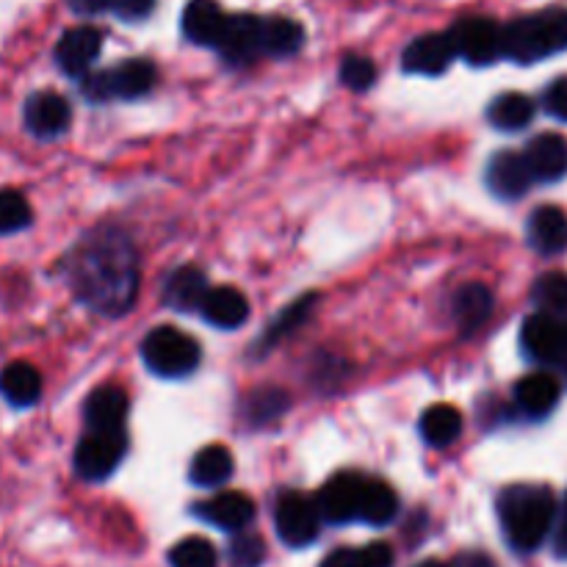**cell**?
Returning a JSON list of instances; mask_svg holds the SVG:
<instances>
[{
  "label": "cell",
  "instance_id": "cell-1",
  "mask_svg": "<svg viewBox=\"0 0 567 567\" xmlns=\"http://www.w3.org/2000/svg\"><path fill=\"white\" fill-rule=\"evenodd\" d=\"M64 275L75 297L103 316H122L136 302V249L116 227H97L86 233L66 255Z\"/></svg>",
  "mask_w": 567,
  "mask_h": 567
},
{
  "label": "cell",
  "instance_id": "cell-2",
  "mask_svg": "<svg viewBox=\"0 0 567 567\" xmlns=\"http://www.w3.org/2000/svg\"><path fill=\"white\" fill-rule=\"evenodd\" d=\"M507 543L520 554H532L551 535L557 518V498L543 485H513L498 496Z\"/></svg>",
  "mask_w": 567,
  "mask_h": 567
},
{
  "label": "cell",
  "instance_id": "cell-3",
  "mask_svg": "<svg viewBox=\"0 0 567 567\" xmlns=\"http://www.w3.org/2000/svg\"><path fill=\"white\" fill-rule=\"evenodd\" d=\"M567 50V9H543L502 28V55L515 64H537Z\"/></svg>",
  "mask_w": 567,
  "mask_h": 567
},
{
  "label": "cell",
  "instance_id": "cell-4",
  "mask_svg": "<svg viewBox=\"0 0 567 567\" xmlns=\"http://www.w3.org/2000/svg\"><path fill=\"white\" fill-rule=\"evenodd\" d=\"M142 358L153 374L181 380L199 365V347L192 336L175 330V327H155L144 338Z\"/></svg>",
  "mask_w": 567,
  "mask_h": 567
},
{
  "label": "cell",
  "instance_id": "cell-5",
  "mask_svg": "<svg viewBox=\"0 0 567 567\" xmlns=\"http://www.w3.org/2000/svg\"><path fill=\"white\" fill-rule=\"evenodd\" d=\"M275 526L277 535L286 546L305 548L316 543L321 532V513L316 498L305 496V493H282L280 502L275 507Z\"/></svg>",
  "mask_w": 567,
  "mask_h": 567
},
{
  "label": "cell",
  "instance_id": "cell-6",
  "mask_svg": "<svg viewBox=\"0 0 567 567\" xmlns=\"http://www.w3.org/2000/svg\"><path fill=\"white\" fill-rule=\"evenodd\" d=\"M125 435L116 432H89L75 449V471L86 482H103L120 468L125 457Z\"/></svg>",
  "mask_w": 567,
  "mask_h": 567
},
{
  "label": "cell",
  "instance_id": "cell-7",
  "mask_svg": "<svg viewBox=\"0 0 567 567\" xmlns=\"http://www.w3.org/2000/svg\"><path fill=\"white\" fill-rule=\"evenodd\" d=\"M454 55L474 66H487L502 59V28L487 17H465L449 31Z\"/></svg>",
  "mask_w": 567,
  "mask_h": 567
},
{
  "label": "cell",
  "instance_id": "cell-8",
  "mask_svg": "<svg viewBox=\"0 0 567 567\" xmlns=\"http://www.w3.org/2000/svg\"><path fill=\"white\" fill-rule=\"evenodd\" d=\"M520 347H524L526 358H532L535 363H563L567 352L565 324L557 316H529L524 321V330H520Z\"/></svg>",
  "mask_w": 567,
  "mask_h": 567
},
{
  "label": "cell",
  "instance_id": "cell-9",
  "mask_svg": "<svg viewBox=\"0 0 567 567\" xmlns=\"http://www.w3.org/2000/svg\"><path fill=\"white\" fill-rule=\"evenodd\" d=\"M363 476L352 474V471H343V474H336L321 493L316 496V504H319L321 520L332 526H343L349 520H358L360 509V493H363Z\"/></svg>",
  "mask_w": 567,
  "mask_h": 567
},
{
  "label": "cell",
  "instance_id": "cell-10",
  "mask_svg": "<svg viewBox=\"0 0 567 567\" xmlns=\"http://www.w3.org/2000/svg\"><path fill=\"white\" fill-rule=\"evenodd\" d=\"M25 127L39 138H55L70 127L72 109L61 94L37 92L25 100Z\"/></svg>",
  "mask_w": 567,
  "mask_h": 567
},
{
  "label": "cell",
  "instance_id": "cell-11",
  "mask_svg": "<svg viewBox=\"0 0 567 567\" xmlns=\"http://www.w3.org/2000/svg\"><path fill=\"white\" fill-rule=\"evenodd\" d=\"M100 44H103V37L97 28L75 25L64 31V37L55 44V61L70 78H83L100 55Z\"/></svg>",
  "mask_w": 567,
  "mask_h": 567
},
{
  "label": "cell",
  "instance_id": "cell-12",
  "mask_svg": "<svg viewBox=\"0 0 567 567\" xmlns=\"http://www.w3.org/2000/svg\"><path fill=\"white\" fill-rule=\"evenodd\" d=\"M197 518H203L205 524L216 526L221 532H241L252 524L255 518V504L247 493L227 491L219 496L208 498V502H199L194 507Z\"/></svg>",
  "mask_w": 567,
  "mask_h": 567
},
{
  "label": "cell",
  "instance_id": "cell-13",
  "mask_svg": "<svg viewBox=\"0 0 567 567\" xmlns=\"http://www.w3.org/2000/svg\"><path fill=\"white\" fill-rule=\"evenodd\" d=\"M532 172L524 155L515 150H502L487 164V186L502 199H520L532 186Z\"/></svg>",
  "mask_w": 567,
  "mask_h": 567
},
{
  "label": "cell",
  "instance_id": "cell-14",
  "mask_svg": "<svg viewBox=\"0 0 567 567\" xmlns=\"http://www.w3.org/2000/svg\"><path fill=\"white\" fill-rule=\"evenodd\" d=\"M454 61V44L449 33H424L413 39L402 55V66L415 75H441Z\"/></svg>",
  "mask_w": 567,
  "mask_h": 567
},
{
  "label": "cell",
  "instance_id": "cell-15",
  "mask_svg": "<svg viewBox=\"0 0 567 567\" xmlns=\"http://www.w3.org/2000/svg\"><path fill=\"white\" fill-rule=\"evenodd\" d=\"M526 166L532 172V181L557 183L567 175V142L557 133H543L526 144L524 153Z\"/></svg>",
  "mask_w": 567,
  "mask_h": 567
},
{
  "label": "cell",
  "instance_id": "cell-16",
  "mask_svg": "<svg viewBox=\"0 0 567 567\" xmlns=\"http://www.w3.org/2000/svg\"><path fill=\"white\" fill-rule=\"evenodd\" d=\"M219 53L227 64H249L260 53V17H227L225 33L219 39Z\"/></svg>",
  "mask_w": 567,
  "mask_h": 567
},
{
  "label": "cell",
  "instance_id": "cell-17",
  "mask_svg": "<svg viewBox=\"0 0 567 567\" xmlns=\"http://www.w3.org/2000/svg\"><path fill=\"white\" fill-rule=\"evenodd\" d=\"M227 14L216 0H188L183 11V33L188 42L203 44V48H216L225 33Z\"/></svg>",
  "mask_w": 567,
  "mask_h": 567
},
{
  "label": "cell",
  "instance_id": "cell-18",
  "mask_svg": "<svg viewBox=\"0 0 567 567\" xmlns=\"http://www.w3.org/2000/svg\"><path fill=\"white\" fill-rule=\"evenodd\" d=\"M526 236L540 255H563L567 249V214L557 205H540L532 210Z\"/></svg>",
  "mask_w": 567,
  "mask_h": 567
},
{
  "label": "cell",
  "instance_id": "cell-19",
  "mask_svg": "<svg viewBox=\"0 0 567 567\" xmlns=\"http://www.w3.org/2000/svg\"><path fill=\"white\" fill-rule=\"evenodd\" d=\"M86 415L89 432H116L122 430L127 415V396L120 385H103L97 391H92V396L86 399Z\"/></svg>",
  "mask_w": 567,
  "mask_h": 567
},
{
  "label": "cell",
  "instance_id": "cell-20",
  "mask_svg": "<svg viewBox=\"0 0 567 567\" xmlns=\"http://www.w3.org/2000/svg\"><path fill=\"white\" fill-rule=\"evenodd\" d=\"M199 313L219 330H236L249 319V302L236 288H208L203 305H199Z\"/></svg>",
  "mask_w": 567,
  "mask_h": 567
},
{
  "label": "cell",
  "instance_id": "cell-21",
  "mask_svg": "<svg viewBox=\"0 0 567 567\" xmlns=\"http://www.w3.org/2000/svg\"><path fill=\"white\" fill-rule=\"evenodd\" d=\"M454 321H457V330L463 336H474L482 327L487 324V319L493 316V293L491 288L482 286V282H468V286L460 288L454 293Z\"/></svg>",
  "mask_w": 567,
  "mask_h": 567
},
{
  "label": "cell",
  "instance_id": "cell-22",
  "mask_svg": "<svg viewBox=\"0 0 567 567\" xmlns=\"http://www.w3.org/2000/svg\"><path fill=\"white\" fill-rule=\"evenodd\" d=\"M109 72V86H111V100H136L144 97L147 92H153L155 81H158V72L155 64L147 59H131L116 64Z\"/></svg>",
  "mask_w": 567,
  "mask_h": 567
},
{
  "label": "cell",
  "instance_id": "cell-23",
  "mask_svg": "<svg viewBox=\"0 0 567 567\" xmlns=\"http://www.w3.org/2000/svg\"><path fill=\"white\" fill-rule=\"evenodd\" d=\"M515 402L532 419H543V415L551 413L559 404V382L557 377L546 374V371H537V374L524 377V380L515 385Z\"/></svg>",
  "mask_w": 567,
  "mask_h": 567
},
{
  "label": "cell",
  "instance_id": "cell-24",
  "mask_svg": "<svg viewBox=\"0 0 567 567\" xmlns=\"http://www.w3.org/2000/svg\"><path fill=\"white\" fill-rule=\"evenodd\" d=\"M205 293H208V280H205L203 271L197 266H181L166 280L164 302L181 313H192V310H199Z\"/></svg>",
  "mask_w": 567,
  "mask_h": 567
},
{
  "label": "cell",
  "instance_id": "cell-25",
  "mask_svg": "<svg viewBox=\"0 0 567 567\" xmlns=\"http://www.w3.org/2000/svg\"><path fill=\"white\" fill-rule=\"evenodd\" d=\"M0 393L14 408H31L42 396V377L31 363H9L0 374Z\"/></svg>",
  "mask_w": 567,
  "mask_h": 567
},
{
  "label": "cell",
  "instance_id": "cell-26",
  "mask_svg": "<svg viewBox=\"0 0 567 567\" xmlns=\"http://www.w3.org/2000/svg\"><path fill=\"white\" fill-rule=\"evenodd\" d=\"M302 42L305 31L299 22L288 20V17H266V20H260V53L286 59V55L297 53Z\"/></svg>",
  "mask_w": 567,
  "mask_h": 567
},
{
  "label": "cell",
  "instance_id": "cell-27",
  "mask_svg": "<svg viewBox=\"0 0 567 567\" xmlns=\"http://www.w3.org/2000/svg\"><path fill=\"white\" fill-rule=\"evenodd\" d=\"M399 513V498L385 482L380 480H365L363 482V493H360V509H358V520L369 526H388Z\"/></svg>",
  "mask_w": 567,
  "mask_h": 567
},
{
  "label": "cell",
  "instance_id": "cell-28",
  "mask_svg": "<svg viewBox=\"0 0 567 567\" xmlns=\"http://www.w3.org/2000/svg\"><path fill=\"white\" fill-rule=\"evenodd\" d=\"M487 120L498 131H524L535 120V100L520 92L498 94L487 109Z\"/></svg>",
  "mask_w": 567,
  "mask_h": 567
},
{
  "label": "cell",
  "instance_id": "cell-29",
  "mask_svg": "<svg viewBox=\"0 0 567 567\" xmlns=\"http://www.w3.org/2000/svg\"><path fill=\"white\" fill-rule=\"evenodd\" d=\"M233 476V454L225 446H205L194 454L188 480L197 487H219Z\"/></svg>",
  "mask_w": 567,
  "mask_h": 567
},
{
  "label": "cell",
  "instance_id": "cell-30",
  "mask_svg": "<svg viewBox=\"0 0 567 567\" xmlns=\"http://www.w3.org/2000/svg\"><path fill=\"white\" fill-rule=\"evenodd\" d=\"M460 432H463V415L452 404H435V408H430L421 415V435H424L430 446H452L460 437Z\"/></svg>",
  "mask_w": 567,
  "mask_h": 567
},
{
  "label": "cell",
  "instance_id": "cell-31",
  "mask_svg": "<svg viewBox=\"0 0 567 567\" xmlns=\"http://www.w3.org/2000/svg\"><path fill=\"white\" fill-rule=\"evenodd\" d=\"M532 299L540 308V313L548 316H567V275L565 271H548L537 277L532 288Z\"/></svg>",
  "mask_w": 567,
  "mask_h": 567
},
{
  "label": "cell",
  "instance_id": "cell-32",
  "mask_svg": "<svg viewBox=\"0 0 567 567\" xmlns=\"http://www.w3.org/2000/svg\"><path fill=\"white\" fill-rule=\"evenodd\" d=\"M321 567H393V551L385 543H371L363 548H338Z\"/></svg>",
  "mask_w": 567,
  "mask_h": 567
},
{
  "label": "cell",
  "instance_id": "cell-33",
  "mask_svg": "<svg viewBox=\"0 0 567 567\" xmlns=\"http://www.w3.org/2000/svg\"><path fill=\"white\" fill-rule=\"evenodd\" d=\"M33 214L28 199L22 197L14 188H3L0 192V236H11V233H20L31 225Z\"/></svg>",
  "mask_w": 567,
  "mask_h": 567
},
{
  "label": "cell",
  "instance_id": "cell-34",
  "mask_svg": "<svg viewBox=\"0 0 567 567\" xmlns=\"http://www.w3.org/2000/svg\"><path fill=\"white\" fill-rule=\"evenodd\" d=\"M172 567H219L216 548L203 537H186L169 554Z\"/></svg>",
  "mask_w": 567,
  "mask_h": 567
},
{
  "label": "cell",
  "instance_id": "cell-35",
  "mask_svg": "<svg viewBox=\"0 0 567 567\" xmlns=\"http://www.w3.org/2000/svg\"><path fill=\"white\" fill-rule=\"evenodd\" d=\"M313 302H316V297H302V299H299V302H293L291 308H288L286 313L280 316V319H275V324H271L269 330H266L264 343H260V347H264V352H269V349L275 347V343H280L282 338L291 336V332L297 330V327H302L305 319H308V316H310V310H313Z\"/></svg>",
  "mask_w": 567,
  "mask_h": 567
},
{
  "label": "cell",
  "instance_id": "cell-36",
  "mask_svg": "<svg viewBox=\"0 0 567 567\" xmlns=\"http://www.w3.org/2000/svg\"><path fill=\"white\" fill-rule=\"evenodd\" d=\"M377 81V66L371 59L363 55H347L341 61V83L349 86L352 92H365V89L374 86Z\"/></svg>",
  "mask_w": 567,
  "mask_h": 567
},
{
  "label": "cell",
  "instance_id": "cell-37",
  "mask_svg": "<svg viewBox=\"0 0 567 567\" xmlns=\"http://www.w3.org/2000/svg\"><path fill=\"white\" fill-rule=\"evenodd\" d=\"M288 408L286 391H258L252 399H249L247 415L255 421V424H266V421L282 415V410Z\"/></svg>",
  "mask_w": 567,
  "mask_h": 567
},
{
  "label": "cell",
  "instance_id": "cell-38",
  "mask_svg": "<svg viewBox=\"0 0 567 567\" xmlns=\"http://www.w3.org/2000/svg\"><path fill=\"white\" fill-rule=\"evenodd\" d=\"M266 559V543L258 535H238L230 543L233 567H260Z\"/></svg>",
  "mask_w": 567,
  "mask_h": 567
},
{
  "label": "cell",
  "instance_id": "cell-39",
  "mask_svg": "<svg viewBox=\"0 0 567 567\" xmlns=\"http://www.w3.org/2000/svg\"><path fill=\"white\" fill-rule=\"evenodd\" d=\"M543 105H546L554 120L567 122V75L548 83L546 94H543Z\"/></svg>",
  "mask_w": 567,
  "mask_h": 567
},
{
  "label": "cell",
  "instance_id": "cell-40",
  "mask_svg": "<svg viewBox=\"0 0 567 567\" xmlns=\"http://www.w3.org/2000/svg\"><path fill=\"white\" fill-rule=\"evenodd\" d=\"M153 9H155V0H114V6H111V11H116L122 20H131V22L144 20Z\"/></svg>",
  "mask_w": 567,
  "mask_h": 567
},
{
  "label": "cell",
  "instance_id": "cell-41",
  "mask_svg": "<svg viewBox=\"0 0 567 567\" xmlns=\"http://www.w3.org/2000/svg\"><path fill=\"white\" fill-rule=\"evenodd\" d=\"M72 11L83 17H92V14H103V11H111L114 0H70Z\"/></svg>",
  "mask_w": 567,
  "mask_h": 567
},
{
  "label": "cell",
  "instance_id": "cell-42",
  "mask_svg": "<svg viewBox=\"0 0 567 567\" xmlns=\"http://www.w3.org/2000/svg\"><path fill=\"white\" fill-rule=\"evenodd\" d=\"M449 567H496V565H493V559L487 557V554L465 551V554H460V557L454 559V563Z\"/></svg>",
  "mask_w": 567,
  "mask_h": 567
},
{
  "label": "cell",
  "instance_id": "cell-43",
  "mask_svg": "<svg viewBox=\"0 0 567 567\" xmlns=\"http://www.w3.org/2000/svg\"><path fill=\"white\" fill-rule=\"evenodd\" d=\"M557 551H559V554H565V557H567V502H565V524H563V529H559Z\"/></svg>",
  "mask_w": 567,
  "mask_h": 567
},
{
  "label": "cell",
  "instance_id": "cell-44",
  "mask_svg": "<svg viewBox=\"0 0 567 567\" xmlns=\"http://www.w3.org/2000/svg\"><path fill=\"white\" fill-rule=\"evenodd\" d=\"M415 567H449V565L437 563V559H424V563H419Z\"/></svg>",
  "mask_w": 567,
  "mask_h": 567
},
{
  "label": "cell",
  "instance_id": "cell-45",
  "mask_svg": "<svg viewBox=\"0 0 567 567\" xmlns=\"http://www.w3.org/2000/svg\"><path fill=\"white\" fill-rule=\"evenodd\" d=\"M563 363H565V371H567V354L563 358Z\"/></svg>",
  "mask_w": 567,
  "mask_h": 567
},
{
  "label": "cell",
  "instance_id": "cell-46",
  "mask_svg": "<svg viewBox=\"0 0 567 567\" xmlns=\"http://www.w3.org/2000/svg\"><path fill=\"white\" fill-rule=\"evenodd\" d=\"M565 336H567V324H565ZM567 354V352H565Z\"/></svg>",
  "mask_w": 567,
  "mask_h": 567
}]
</instances>
